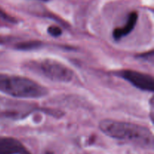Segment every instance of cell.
Segmentation results:
<instances>
[{
	"mask_svg": "<svg viewBox=\"0 0 154 154\" xmlns=\"http://www.w3.org/2000/svg\"><path fill=\"white\" fill-rule=\"evenodd\" d=\"M32 66L41 75L56 82H70L74 76L72 69L57 60L46 59L35 62Z\"/></svg>",
	"mask_w": 154,
	"mask_h": 154,
	"instance_id": "cell-3",
	"label": "cell"
},
{
	"mask_svg": "<svg viewBox=\"0 0 154 154\" xmlns=\"http://www.w3.org/2000/svg\"><path fill=\"white\" fill-rule=\"evenodd\" d=\"M116 75L127 81L138 89L144 91L153 92L154 81L151 75L129 69L119 71Z\"/></svg>",
	"mask_w": 154,
	"mask_h": 154,
	"instance_id": "cell-4",
	"label": "cell"
},
{
	"mask_svg": "<svg viewBox=\"0 0 154 154\" xmlns=\"http://www.w3.org/2000/svg\"><path fill=\"white\" fill-rule=\"evenodd\" d=\"M0 92L20 99H39L48 94L46 87L29 78L2 73H0Z\"/></svg>",
	"mask_w": 154,
	"mask_h": 154,
	"instance_id": "cell-2",
	"label": "cell"
},
{
	"mask_svg": "<svg viewBox=\"0 0 154 154\" xmlns=\"http://www.w3.org/2000/svg\"><path fill=\"white\" fill-rule=\"evenodd\" d=\"M41 46V42L38 41H29L26 42H21L17 45V48L19 50H23V51H27V50L34 49L35 48H38Z\"/></svg>",
	"mask_w": 154,
	"mask_h": 154,
	"instance_id": "cell-7",
	"label": "cell"
},
{
	"mask_svg": "<svg viewBox=\"0 0 154 154\" xmlns=\"http://www.w3.org/2000/svg\"><path fill=\"white\" fill-rule=\"evenodd\" d=\"M8 40H9V38L0 35V45H3V44H5L6 42H8Z\"/></svg>",
	"mask_w": 154,
	"mask_h": 154,
	"instance_id": "cell-9",
	"label": "cell"
},
{
	"mask_svg": "<svg viewBox=\"0 0 154 154\" xmlns=\"http://www.w3.org/2000/svg\"><path fill=\"white\" fill-rule=\"evenodd\" d=\"M99 126L105 135L114 139L129 141L145 148L153 147V135L145 126L107 119L102 120Z\"/></svg>",
	"mask_w": 154,
	"mask_h": 154,
	"instance_id": "cell-1",
	"label": "cell"
},
{
	"mask_svg": "<svg viewBox=\"0 0 154 154\" xmlns=\"http://www.w3.org/2000/svg\"><path fill=\"white\" fill-rule=\"evenodd\" d=\"M40 1H43V2H48V1H50V0H40Z\"/></svg>",
	"mask_w": 154,
	"mask_h": 154,
	"instance_id": "cell-11",
	"label": "cell"
},
{
	"mask_svg": "<svg viewBox=\"0 0 154 154\" xmlns=\"http://www.w3.org/2000/svg\"><path fill=\"white\" fill-rule=\"evenodd\" d=\"M26 150L16 138L0 137V154H23Z\"/></svg>",
	"mask_w": 154,
	"mask_h": 154,
	"instance_id": "cell-5",
	"label": "cell"
},
{
	"mask_svg": "<svg viewBox=\"0 0 154 154\" xmlns=\"http://www.w3.org/2000/svg\"><path fill=\"white\" fill-rule=\"evenodd\" d=\"M48 32L54 37H58V36L61 35L63 31L60 27L57 26H51L48 27Z\"/></svg>",
	"mask_w": 154,
	"mask_h": 154,
	"instance_id": "cell-8",
	"label": "cell"
},
{
	"mask_svg": "<svg viewBox=\"0 0 154 154\" xmlns=\"http://www.w3.org/2000/svg\"><path fill=\"white\" fill-rule=\"evenodd\" d=\"M23 154H31V153H30V152L28 150H26V151L24 152V153H23Z\"/></svg>",
	"mask_w": 154,
	"mask_h": 154,
	"instance_id": "cell-10",
	"label": "cell"
},
{
	"mask_svg": "<svg viewBox=\"0 0 154 154\" xmlns=\"http://www.w3.org/2000/svg\"><path fill=\"white\" fill-rule=\"evenodd\" d=\"M137 20H138V13L135 11L131 12L128 17L126 25L117 28L113 32V37L115 40H120L122 38L125 37L129 35L131 32L133 30L136 25Z\"/></svg>",
	"mask_w": 154,
	"mask_h": 154,
	"instance_id": "cell-6",
	"label": "cell"
}]
</instances>
